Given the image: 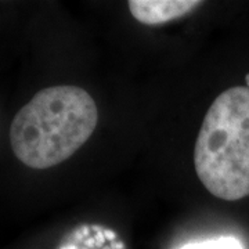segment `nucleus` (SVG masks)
<instances>
[{
	"mask_svg": "<svg viewBox=\"0 0 249 249\" xmlns=\"http://www.w3.org/2000/svg\"><path fill=\"white\" fill-rule=\"evenodd\" d=\"M180 249H244L242 244L234 237H219L214 240L191 242Z\"/></svg>",
	"mask_w": 249,
	"mask_h": 249,
	"instance_id": "4",
	"label": "nucleus"
},
{
	"mask_svg": "<svg viewBox=\"0 0 249 249\" xmlns=\"http://www.w3.org/2000/svg\"><path fill=\"white\" fill-rule=\"evenodd\" d=\"M202 4L198 0H130L129 10L144 25H160L186 16Z\"/></svg>",
	"mask_w": 249,
	"mask_h": 249,
	"instance_id": "3",
	"label": "nucleus"
},
{
	"mask_svg": "<svg viewBox=\"0 0 249 249\" xmlns=\"http://www.w3.org/2000/svg\"><path fill=\"white\" fill-rule=\"evenodd\" d=\"M245 80H247V88H249V73L247 75V78H245Z\"/></svg>",
	"mask_w": 249,
	"mask_h": 249,
	"instance_id": "5",
	"label": "nucleus"
},
{
	"mask_svg": "<svg viewBox=\"0 0 249 249\" xmlns=\"http://www.w3.org/2000/svg\"><path fill=\"white\" fill-rule=\"evenodd\" d=\"M98 122L96 101L78 86L37 91L14 116L10 142L14 155L32 169H49L71 158Z\"/></svg>",
	"mask_w": 249,
	"mask_h": 249,
	"instance_id": "1",
	"label": "nucleus"
},
{
	"mask_svg": "<svg viewBox=\"0 0 249 249\" xmlns=\"http://www.w3.org/2000/svg\"><path fill=\"white\" fill-rule=\"evenodd\" d=\"M194 165L212 196H249V88H230L212 103L196 137Z\"/></svg>",
	"mask_w": 249,
	"mask_h": 249,
	"instance_id": "2",
	"label": "nucleus"
}]
</instances>
